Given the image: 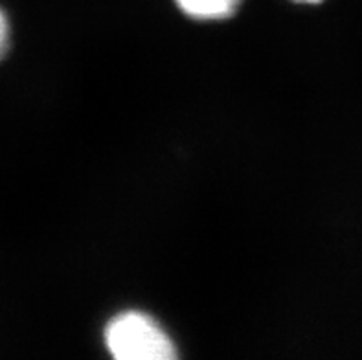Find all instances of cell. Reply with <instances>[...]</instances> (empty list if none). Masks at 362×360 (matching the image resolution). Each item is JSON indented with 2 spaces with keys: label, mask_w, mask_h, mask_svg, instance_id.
Returning a JSON list of instances; mask_svg holds the SVG:
<instances>
[{
  "label": "cell",
  "mask_w": 362,
  "mask_h": 360,
  "mask_svg": "<svg viewBox=\"0 0 362 360\" xmlns=\"http://www.w3.org/2000/svg\"><path fill=\"white\" fill-rule=\"evenodd\" d=\"M184 13L202 21H216L234 13L239 0H177Z\"/></svg>",
  "instance_id": "7a4b0ae2"
},
{
  "label": "cell",
  "mask_w": 362,
  "mask_h": 360,
  "mask_svg": "<svg viewBox=\"0 0 362 360\" xmlns=\"http://www.w3.org/2000/svg\"><path fill=\"white\" fill-rule=\"evenodd\" d=\"M300 2H318V0H300Z\"/></svg>",
  "instance_id": "277c9868"
},
{
  "label": "cell",
  "mask_w": 362,
  "mask_h": 360,
  "mask_svg": "<svg viewBox=\"0 0 362 360\" xmlns=\"http://www.w3.org/2000/svg\"><path fill=\"white\" fill-rule=\"evenodd\" d=\"M9 42H11V24L4 9L0 8V61L8 54Z\"/></svg>",
  "instance_id": "3957f363"
},
{
  "label": "cell",
  "mask_w": 362,
  "mask_h": 360,
  "mask_svg": "<svg viewBox=\"0 0 362 360\" xmlns=\"http://www.w3.org/2000/svg\"><path fill=\"white\" fill-rule=\"evenodd\" d=\"M110 355L119 360H171L177 356L171 338L149 316L125 313L105 329Z\"/></svg>",
  "instance_id": "6da1fadb"
}]
</instances>
